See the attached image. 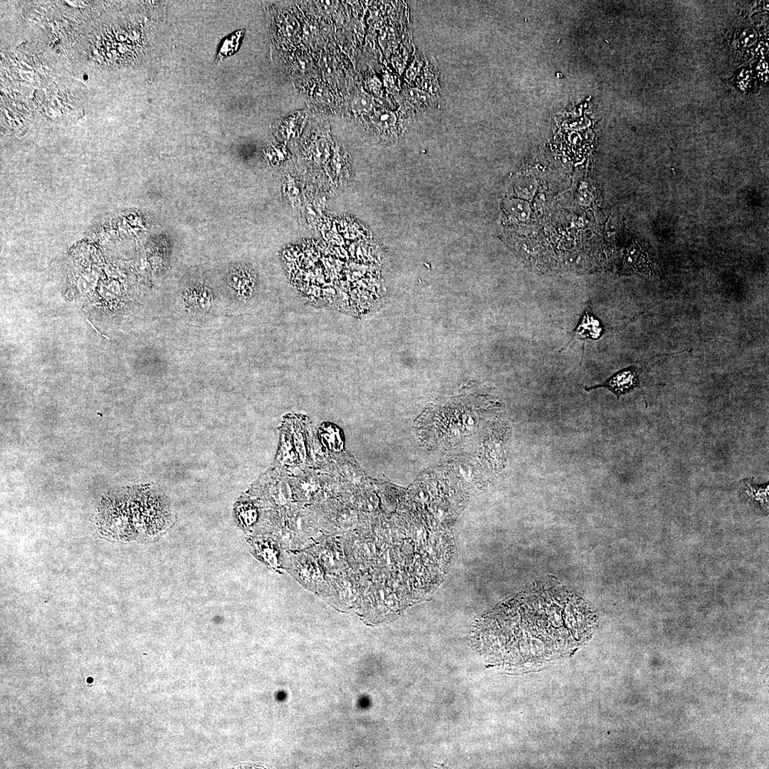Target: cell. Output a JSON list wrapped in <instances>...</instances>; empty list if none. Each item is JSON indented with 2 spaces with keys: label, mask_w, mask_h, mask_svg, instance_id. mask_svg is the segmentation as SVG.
I'll use <instances>...</instances> for the list:
<instances>
[{
  "label": "cell",
  "mask_w": 769,
  "mask_h": 769,
  "mask_svg": "<svg viewBox=\"0 0 769 769\" xmlns=\"http://www.w3.org/2000/svg\"><path fill=\"white\" fill-rule=\"evenodd\" d=\"M375 117L376 122L381 125H388L393 122V115L388 112H380Z\"/></svg>",
  "instance_id": "obj_6"
},
{
  "label": "cell",
  "mask_w": 769,
  "mask_h": 769,
  "mask_svg": "<svg viewBox=\"0 0 769 769\" xmlns=\"http://www.w3.org/2000/svg\"><path fill=\"white\" fill-rule=\"evenodd\" d=\"M601 387L610 390L619 399L620 396L640 387L639 370L634 365L629 366L616 372L602 384L585 386V390L589 392Z\"/></svg>",
  "instance_id": "obj_2"
},
{
  "label": "cell",
  "mask_w": 769,
  "mask_h": 769,
  "mask_svg": "<svg viewBox=\"0 0 769 769\" xmlns=\"http://www.w3.org/2000/svg\"><path fill=\"white\" fill-rule=\"evenodd\" d=\"M741 496L753 506L763 513L768 511V483L758 486L754 483L753 478H746L740 481Z\"/></svg>",
  "instance_id": "obj_4"
},
{
  "label": "cell",
  "mask_w": 769,
  "mask_h": 769,
  "mask_svg": "<svg viewBox=\"0 0 769 769\" xmlns=\"http://www.w3.org/2000/svg\"><path fill=\"white\" fill-rule=\"evenodd\" d=\"M474 422H475V421H474V417H472L469 416V417L468 418H466V424H467V425H469V426H474Z\"/></svg>",
  "instance_id": "obj_7"
},
{
  "label": "cell",
  "mask_w": 769,
  "mask_h": 769,
  "mask_svg": "<svg viewBox=\"0 0 769 769\" xmlns=\"http://www.w3.org/2000/svg\"><path fill=\"white\" fill-rule=\"evenodd\" d=\"M604 327L600 320L592 313L590 305H588L582 314L577 325L571 333V338L565 345L567 347L575 340L585 342L587 339L598 340L604 334Z\"/></svg>",
  "instance_id": "obj_3"
},
{
  "label": "cell",
  "mask_w": 769,
  "mask_h": 769,
  "mask_svg": "<svg viewBox=\"0 0 769 769\" xmlns=\"http://www.w3.org/2000/svg\"><path fill=\"white\" fill-rule=\"evenodd\" d=\"M597 621L582 596L545 579L479 617L470 639L491 665L528 671L572 656L590 639Z\"/></svg>",
  "instance_id": "obj_1"
},
{
  "label": "cell",
  "mask_w": 769,
  "mask_h": 769,
  "mask_svg": "<svg viewBox=\"0 0 769 769\" xmlns=\"http://www.w3.org/2000/svg\"><path fill=\"white\" fill-rule=\"evenodd\" d=\"M241 34L242 32L239 31L224 41L218 53L219 59L233 53L236 50Z\"/></svg>",
  "instance_id": "obj_5"
}]
</instances>
